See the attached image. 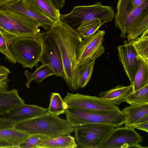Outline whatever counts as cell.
I'll list each match as a JSON object with an SVG mask.
<instances>
[{"label":"cell","mask_w":148,"mask_h":148,"mask_svg":"<svg viewBox=\"0 0 148 148\" xmlns=\"http://www.w3.org/2000/svg\"><path fill=\"white\" fill-rule=\"evenodd\" d=\"M49 29L60 51L64 74V79L71 91H76L79 89L76 74L79 49L82 38L76 29L60 20L55 22Z\"/></svg>","instance_id":"1"},{"label":"cell","mask_w":148,"mask_h":148,"mask_svg":"<svg viewBox=\"0 0 148 148\" xmlns=\"http://www.w3.org/2000/svg\"><path fill=\"white\" fill-rule=\"evenodd\" d=\"M13 127L29 135L37 134L51 138L71 135L74 128L66 120L49 113L16 123Z\"/></svg>","instance_id":"2"},{"label":"cell","mask_w":148,"mask_h":148,"mask_svg":"<svg viewBox=\"0 0 148 148\" xmlns=\"http://www.w3.org/2000/svg\"><path fill=\"white\" fill-rule=\"evenodd\" d=\"M38 24L29 17L5 5L0 7V29L13 40L39 38L42 34Z\"/></svg>","instance_id":"3"},{"label":"cell","mask_w":148,"mask_h":148,"mask_svg":"<svg viewBox=\"0 0 148 148\" xmlns=\"http://www.w3.org/2000/svg\"><path fill=\"white\" fill-rule=\"evenodd\" d=\"M66 120L74 127L91 124H107L115 128L124 124V114L120 110L112 111H95L68 108L64 113Z\"/></svg>","instance_id":"4"},{"label":"cell","mask_w":148,"mask_h":148,"mask_svg":"<svg viewBox=\"0 0 148 148\" xmlns=\"http://www.w3.org/2000/svg\"><path fill=\"white\" fill-rule=\"evenodd\" d=\"M115 15L114 10L109 6L103 5L101 2L92 5L74 7L69 13L60 14V20L71 26L79 25L95 19H99L102 24L112 21Z\"/></svg>","instance_id":"5"},{"label":"cell","mask_w":148,"mask_h":148,"mask_svg":"<svg viewBox=\"0 0 148 148\" xmlns=\"http://www.w3.org/2000/svg\"><path fill=\"white\" fill-rule=\"evenodd\" d=\"M11 53L16 62L23 68L32 69L40 61L42 46L38 38H17L10 44Z\"/></svg>","instance_id":"6"},{"label":"cell","mask_w":148,"mask_h":148,"mask_svg":"<svg viewBox=\"0 0 148 148\" xmlns=\"http://www.w3.org/2000/svg\"><path fill=\"white\" fill-rule=\"evenodd\" d=\"M77 148H100L115 127L107 124H91L75 127Z\"/></svg>","instance_id":"7"},{"label":"cell","mask_w":148,"mask_h":148,"mask_svg":"<svg viewBox=\"0 0 148 148\" xmlns=\"http://www.w3.org/2000/svg\"><path fill=\"white\" fill-rule=\"evenodd\" d=\"M42 46L40 59L41 64L47 65L54 72L55 75L64 79V74L62 57L55 38L51 30L42 33L38 38Z\"/></svg>","instance_id":"8"},{"label":"cell","mask_w":148,"mask_h":148,"mask_svg":"<svg viewBox=\"0 0 148 148\" xmlns=\"http://www.w3.org/2000/svg\"><path fill=\"white\" fill-rule=\"evenodd\" d=\"M68 108L95 111H112L120 110L117 105L99 97L67 92L63 99Z\"/></svg>","instance_id":"9"},{"label":"cell","mask_w":148,"mask_h":148,"mask_svg":"<svg viewBox=\"0 0 148 148\" xmlns=\"http://www.w3.org/2000/svg\"><path fill=\"white\" fill-rule=\"evenodd\" d=\"M105 33V31L98 30L92 34L84 38L79 49L76 71L95 60L104 53L103 42Z\"/></svg>","instance_id":"10"},{"label":"cell","mask_w":148,"mask_h":148,"mask_svg":"<svg viewBox=\"0 0 148 148\" xmlns=\"http://www.w3.org/2000/svg\"><path fill=\"white\" fill-rule=\"evenodd\" d=\"M147 8L148 0L137 7H134L129 0H118L114 21L115 26L121 30V38L126 37L127 32L133 22Z\"/></svg>","instance_id":"11"},{"label":"cell","mask_w":148,"mask_h":148,"mask_svg":"<svg viewBox=\"0 0 148 148\" xmlns=\"http://www.w3.org/2000/svg\"><path fill=\"white\" fill-rule=\"evenodd\" d=\"M143 138L132 127L115 128L101 144L100 148H120L123 145L138 144Z\"/></svg>","instance_id":"12"},{"label":"cell","mask_w":148,"mask_h":148,"mask_svg":"<svg viewBox=\"0 0 148 148\" xmlns=\"http://www.w3.org/2000/svg\"><path fill=\"white\" fill-rule=\"evenodd\" d=\"M47 108L25 103L0 115V118L16 123L46 114Z\"/></svg>","instance_id":"13"},{"label":"cell","mask_w":148,"mask_h":148,"mask_svg":"<svg viewBox=\"0 0 148 148\" xmlns=\"http://www.w3.org/2000/svg\"><path fill=\"white\" fill-rule=\"evenodd\" d=\"M120 61L131 84L134 82L138 65L137 54L132 45V41H124V45L117 47Z\"/></svg>","instance_id":"14"},{"label":"cell","mask_w":148,"mask_h":148,"mask_svg":"<svg viewBox=\"0 0 148 148\" xmlns=\"http://www.w3.org/2000/svg\"><path fill=\"white\" fill-rule=\"evenodd\" d=\"M27 9L47 17L55 22L60 20V10L52 0H22Z\"/></svg>","instance_id":"15"},{"label":"cell","mask_w":148,"mask_h":148,"mask_svg":"<svg viewBox=\"0 0 148 148\" xmlns=\"http://www.w3.org/2000/svg\"><path fill=\"white\" fill-rule=\"evenodd\" d=\"M5 5L12 10L29 17L36 22L39 27L46 30H48L55 22L47 17L26 8L23 5L22 0H16Z\"/></svg>","instance_id":"16"},{"label":"cell","mask_w":148,"mask_h":148,"mask_svg":"<svg viewBox=\"0 0 148 148\" xmlns=\"http://www.w3.org/2000/svg\"><path fill=\"white\" fill-rule=\"evenodd\" d=\"M133 92L132 84L127 86L118 85L108 90L100 92L99 96L105 100L119 105L126 102L128 96Z\"/></svg>","instance_id":"17"},{"label":"cell","mask_w":148,"mask_h":148,"mask_svg":"<svg viewBox=\"0 0 148 148\" xmlns=\"http://www.w3.org/2000/svg\"><path fill=\"white\" fill-rule=\"evenodd\" d=\"M24 103L16 89L0 93V115Z\"/></svg>","instance_id":"18"},{"label":"cell","mask_w":148,"mask_h":148,"mask_svg":"<svg viewBox=\"0 0 148 148\" xmlns=\"http://www.w3.org/2000/svg\"><path fill=\"white\" fill-rule=\"evenodd\" d=\"M122 111L125 118V126L132 127L140 119L148 114V103L130 105Z\"/></svg>","instance_id":"19"},{"label":"cell","mask_w":148,"mask_h":148,"mask_svg":"<svg viewBox=\"0 0 148 148\" xmlns=\"http://www.w3.org/2000/svg\"><path fill=\"white\" fill-rule=\"evenodd\" d=\"M138 65L132 84L134 92L148 84V60L137 56Z\"/></svg>","instance_id":"20"},{"label":"cell","mask_w":148,"mask_h":148,"mask_svg":"<svg viewBox=\"0 0 148 148\" xmlns=\"http://www.w3.org/2000/svg\"><path fill=\"white\" fill-rule=\"evenodd\" d=\"M148 28V8L145 9L133 22L126 34L128 41L136 39Z\"/></svg>","instance_id":"21"},{"label":"cell","mask_w":148,"mask_h":148,"mask_svg":"<svg viewBox=\"0 0 148 148\" xmlns=\"http://www.w3.org/2000/svg\"><path fill=\"white\" fill-rule=\"evenodd\" d=\"M75 138L70 135L50 138L39 145L37 148H76Z\"/></svg>","instance_id":"22"},{"label":"cell","mask_w":148,"mask_h":148,"mask_svg":"<svg viewBox=\"0 0 148 148\" xmlns=\"http://www.w3.org/2000/svg\"><path fill=\"white\" fill-rule=\"evenodd\" d=\"M36 66V70L33 73H30L27 70L25 71L24 73L27 79L25 86L27 88L30 87V84L33 80L39 83L47 77L55 75L53 71L46 64H42L39 67H38L37 66Z\"/></svg>","instance_id":"23"},{"label":"cell","mask_w":148,"mask_h":148,"mask_svg":"<svg viewBox=\"0 0 148 148\" xmlns=\"http://www.w3.org/2000/svg\"><path fill=\"white\" fill-rule=\"evenodd\" d=\"M29 135L14 127L0 129V139L9 142L16 148Z\"/></svg>","instance_id":"24"},{"label":"cell","mask_w":148,"mask_h":148,"mask_svg":"<svg viewBox=\"0 0 148 148\" xmlns=\"http://www.w3.org/2000/svg\"><path fill=\"white\" fill-rule=\"evenodd\" d=\"M95 61L93 60L77 70L76 80L79 88L85 87L89 81L93 71Z\"/></svg>","instance_id":"25"},{"label":"cell","mask_w":148,"mask_h":148,"mask_svg":"<svg viewBox=\"0 0 148 148\" xmlns=\"http://www.w3.org/2000/svg\"><path fill=\"white\" fill-rule=\"evenodd\" d=\"M66 109L65 103L59 93H51L49 105L47 108L48 113L58 116L64 114Z\"/></svg>","instance_id":"26"},{"label":"cell","mask_w":148,"mask_h":148,"mask_svg":"<svg viewBox=\"0 0 148 148\" xmlns=\"http://www.w3.org/2000/svg\"><path fill=\"white\" fill-rule=\"evenodd\" d=\"M132 40L137 55L148 60V28L142 33L140 37Z\"/></svg>","instance_id":"27"},{"label":"cell","mask_w":148,"mask_h":148,"mask_svg":"<svg viewBox=\"0 0 148 148\" xmlns=\"http://www.w3.org/2000/svg\"><path fill=\"white\" fill-rule=\"evenodd\" d=\"M102 25L100 19H95L80 24L76 29L83 38L95 33Z\"/></svg>","instance_id":"28"},{"label":"cell","mask_w":148,"mask_h":148,"mask_svg":"<svg viewBox=\"0 0 148 148\" xmlns=\"http://www.w3.org/2000/svg\"><path fill=\"white\" fill-rule=\"evenodd\" d=\"M126 102L130 105L148 103V84L132 93Z\"/></svg>","instance_id":"29"},{"label":"cell","mask_w":148,"mask_h":148,"mask_svg":"<svg viewBox=\"0 0 148 148\" xmlns=\"http://www.w3.org/2000/svg\"><path fill=\"white\" fill-rule=\"evenodd\" d=\"M13 40L0 29V52L5 56L10 62L16 64V62L13 57L9 48L10 44Z\"/></svg>","instance_id":"30"},{"label":"cell","mask_w":148,"mask_h":148,"mask_svg":"<svg viewBox=\"0 0 148 148\" xmlns=\"http://www.w3.org/2000/svg\"><path fill=\"white\" fill-rule=\"evenodd\" d=\"M51 138L42 135L34 134L29 136L19 145V148H37L43 142Z\"/></svg>","instance_id":"31"},{"label":"cell","mask_w":148,"mask_h":148,"mask_svg":"<svg viewBox=\"0 0 148 148\" xmlns=\"http://www.w3.org/2000/svg\"><path fill=\"white\" fill-rule=\"evenodd\" d=\"M8 75H0V93L5 92L8 91L9 79Z\"/></svg>","instance_id":"32"},{"label":"cell","mask_w":148,"mask_h":148,"mask_svg":"<svg viewBox=\"0 0 148 148\" xmlns=\"http://www.w3.org/2000/svg\"><path fill=\"white\" fill-rule=\"evenodd\" d=\"M15 123L13 121L0 118V129L13 127Z\"/></svg>","instance_id":"33"},{"label":"cell","mask_w":148,"mask_h":148,"mask_svg":"<svg viewBox=\"0 0 148 148\" xmlns=\"http://www.w3.org/2000/svg\"><path fill=\"white\" fill-rule=\"evenodd\" d=\"M134 129L148 132V122L134 125L132 127Z\"/></svg>","instance_id":"34"},{"label":"cell","mask_w":148,"mask_h":148,"mask_svg":"<svg viewBox=\"0 0 148 148\" xmlns=\"http://www.w3.org/2000/svg\"><path fill=\"white\" fill-rule=\"evenodd\" d=\"M16 148L15 146L6 140L0 139V148Z\"/></svg>","instance_id":"35"},{"label":"cell","mask_w":148,"mask_h":148,"mask_svg":"<svg viewBox=\"0 0 148 148\" xmlns=\"http://www.w3.org/2000/svg\"><path fill=\"white\" fill-rule=\"evenodd\" d=\"M132 5L135 7L141 5L146 0H129Z\"/></svg>","instance_id":"36"},{"label":"cell","mask_w":148,"mask_h":148,"mask_svg":"<svg viewBox=\"0 0 148 148\" xmlns=\"http://www.w3.org/2000/svg\"><path fill=\"white\" fill-rule=\"evenodd\" d=\"M11 72L8 68L3 66H0V75H8Z\"/></svg>","instance_id":"37"},{"label":"cell","mask_w":148,"mask_h":148,"mask_svg":"<svg viewBox=\"0 0 148 148\" xmlns=\"http://www.w3.org/2000/svg\"><path fill=\"white\" fill-rule=\"evenodd\" d=\"M146 122H148V114L145 115L140 119L134 125Z\"/></svg>","instance_id":"38"},{"label":"cell","mask_w":148,"mask_h":148,"mask_svg":"<svg viewBox=\"0 0 148 148\" xmlns=\"http://www.w3.org/2000/svg\"><path fill=\"white\" fill-rule=\"evenodd\" d=\"M16 0H0V7Z\"/></svg>","instance_id":"39"}]
</instances>
